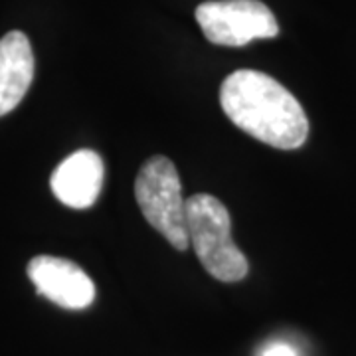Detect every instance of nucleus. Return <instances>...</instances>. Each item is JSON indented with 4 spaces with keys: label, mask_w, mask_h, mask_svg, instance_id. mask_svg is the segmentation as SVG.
<instances>
[{
    "label": "nucleus",
    "mask_w": 356,
    "mask_h": 356,
    "mask_svg": "<svg viewBox=\"0 0 356 356\" xmlns=\"http://www.w3.org/2000/svg\"><path fill=\"white\" fill-rule=\"evenodd\" d=\"M220 105L238 129L269 147L293 151L309 135V119L291 91L255 70L229 74L220 88Z\"/></svg>",
    "instance_id": "obj_1"
},
{
    "label": "nucleus",
    "mask_w": 356,
    "mask_h": 356,
    "mask_svg": "<svg viewBox=\"0 0 356 356\" xmlns=\"http://www.w3.org/2000/svg\"><path fill=\"white\" fill-rule=\"evenodd\" d=\"M28 277L38 295L70 311L88 309L95 299V283L77 264L64 257H34L28 264Z\"/></svg>",
    "instance_id": "obj_5"
},
{
    "label": "nucleus",
    "mask_w": 356,
    "mask_h": 356,
    "mask_svg": "<svg viewBox=\"0 0 356 356\" xmlns=\"http://www.w3.org/2000/svg\"><path fill=\"white\" fill-rule=\"evenodd\" d=\"M105 165L95 151L81 149L64 159L51 172L54 196L70 208L83 210L97 202L103 188Z\"/></svg>",
    "instance_id": "obj_6"
},
{
    "label": "nucleus",
    "mask_w": 356,
    "mask_h": 356,
    "mask_svg": "<svg viewBox=\"0 0 356 356\" xmlns=\"http://www.w3.org/2000/svg\"><path fill=\"white\" fill-rule=\"evenodd\" d=\"M34 79V51L24 32L0 40V117L14 111Z\"/></svg>",
    "instance_id": "obj_7"
},
{
    "label": "nucleus",
    "mask_w": 356,
    "mask_h": 356,
    "mask_svg": "<svg viewBox=\"0 0 356 356\" xmlns=\"http://www.w3.org/2000/svg\"><path fill=\"white\" fill-rule=\"evenodd\" d=\"M135 198L143 216L178 252L188 248L186 202L175 163L163 154L151 156L135 180Z\"/></svg>",
    "instance_id": "obj_3"
},
{
    "label": "nucleus",
    "mask_w": 356,
    "mask_h": 356,
    "mask_svg": "<svg viewBox=\"0 0 356 356\" xmlns=\"http://www.w3.org/2000/svg\"><path fill=\"white\" fill-rule=\"evenodd\" d=\"M186 229L202 267L224 283L242 281L250 264L232 240L228 208L210 194H194L186 200Z\"/></svg>",
    "instance_id": "obj_2"
},
{
    "label": "nucleus",
    "mask_w": 356,
    "mask_h": 356,
    "mask_svg": "<svg viewBox=\"0 0 356 356\" xmlns=\"http://www.w3.org/2000/svg\"><path fill=\"white\" fill-rule=\"evenodd\" d=\"M196 22L212 44L229 48L280 34L275 16L259 0H208L196 8Z\"/></svg>",
    "instance_id": "obj_4"
},
{
    "label": "nucleus",
    "mask_w": 356,
    "mask_h": 356,
    "mask_svg": "<svg viewBox=\"0 0 356 356\" xmlns=\"http://www.w3.org/2000/svg\"><path fill=\"white\" fill-rule=\"evenodd\" d=\"M259 356H299L291 344L287 343H271L267 344Z\"/></svg>",
    "instance_id": "obj_8"
}]
</instances>
